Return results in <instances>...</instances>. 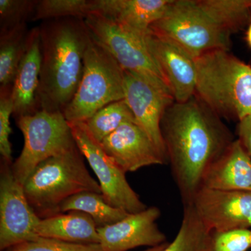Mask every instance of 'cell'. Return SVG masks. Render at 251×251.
Instances as JSON below:
<instances>
[{
	"instance_id": "30bf717a",
	"label": "cell",
	"mask_w": 251,
	"mask_h": 251,
	"mask_svg": "<svg viewBox=\"0 0 251 251\" xmlns=\"http://www.w3.org/2000/svg\"><path fill=\"white\" fill-rule=\"evenodd\" d=\"M125 100L136 123L167 158L161 123L167 109L175 102L171 90L164 81L128 71H125Z\"/></svg>"
},
{
	"instance_id": "7402d4cb",
	"label": "cell",
	"mask_w": 251,
	"mask_h": 251,
	"mask_svg": "<svg viewBox=\"0 0 251 251\" xmlns=\"http://www.w3.org/2000/svg\"><path fill=\"white\" fill-rule=\"evenodd\" d=\"M29 31L25 25L9 32L0 34V88L13 86L20 63L27 49Z\"/></svg>"
},
{
	"instance_id": "ffe728a7",
	"label": "cell",
	"mask_w": 251,
	"mask_h": 251,
	"mask_svg": "<svg viewBox=\"0 0 251 251\" xmlns=\"http://www.w3.org/2000/svg\"><path fill=\"white\" fill-rule=\"evenodd\" d=\"M211 21L231 35L251 23V0H196Z\"/></svg>"
},
{
	"instance_id": "52a82bcc",
	"label": "cell",
	"mask_w": 251,
	"mask_h": 251,
	"mask_svg": "<svg viewBox=\"0 0 251 251\" xmlns=\"http://www.w3.org/2000/svg\"><path fill=\"white\" fill-rule=\"evenodd\" d=\"M16 121L24 137V146L11 165V170L23 185L41 162L77 148L62 112L39 110L32 115L18 117Z\"/></svg>"
},
{
	"instance_id": "4dcf8cb0",
	"label": "cell",
	"mask_w": 251,
	"mask_h": 251,
	"mask_svg": "<svg viewBox=\"0 0 251 251\" xmlns=\"http://www.w3.org/2000/svg\"><path fill=\"white\" fill-rule=\"evenodd\" d=\"M168 242L164 243V244H161V245L158 246V247L150 248L148 250L144 251H161L166 247Z\"/></svg>"
},
{
	"instance_id": "7a4b0ae2",
	"label": "cell",
	"mask_w": 251,
	"mask_h": 251,
	"mask_svg": "<svg viewBox=\"0 0 251 251\" xmlns=\"http://www.w3.org/2000/svg\"><path fill=\"white\" fill-rule=\"evenodd\" d=\"M39 110H65L78 88L84 59L91 39L85 19L64 18L42 21Z\"/></svg>"
},
{
	"instance_id": "44dd1931",
	"label": "cell",
	"mask_w": 251,
	"mask_h": 251,
	"mask_svg": "<svg viewBox=\"0 0 251 251\" xmlns=\"http://www.w3.org/2000/svg\"><path fill=\"white\" fill-rule=\"evenodd\" d=\"M73 211L88 214L98 228L116 224L130 214L109 204L101 193L92 191H83L74 195L59 206V214Z\"/></svg>"
},
{
	"instance_id": "484cf974",
	"label": "cell",
	"mask_w": 251,
	"mask_h": 251,
	"mask_svg": "<svg viewBox=\"0 0 251 251\" xmlns=\"http://www.w3.org/2000/svg\"><path fill=\"white\" fill-rule=\"evenodd\" d=\"M37 0H0V34L27 25L34 14Z\"/></svg>"
},
{
	"instance_id": "5b68a950",
	"label": "cell",
	"mask_w": 251,
	"mask_h": 251,
	"mask_svg": "<svg viewBox=\"0 0 251 251\" xmlns=\"http://www.w3.org/2000/svg\"><path fill=\"white\" fill-rule=\"evenodd\" d=\"M125 71L91 37L80 85L63 111L64 117L69 123L87 121L105 105L125 99Z\"/></svg>"
},
{
	"instance_id": "f546056e",
	"label": "cell",
	"mask_w": 251,
	"mask_h": 251,
	"mask_svg": "<svg viewBox=\"0 0 251 251\" xmlns=\"http://www.w3.org/2000/svg\"><path fill=\"white\" fill-rule=\"evenodd\" d=\"M237 134L238 139L251 158V115L239 122Z\"/></svg>"
},
{
	"instance_id": "ac0fdd59",
	"label": "cell",
	"mask_w": 251,
	"mask_h": 251,
	"mask_svg": "<svg viewBox=\"0 0 251 251\" xmlns=\"http://www.w3.org/2000/svg\"><path fill=\"white\" fill-rule=\"evenodd\" d=\"M40 72V33L37 26L29 31L27 49L13 84V115L16 119L39 111L36 97Z\"/></svg>"
},
{
	"instance_id": "277c9868",
	"label": "cell",
	"mask_w": 251,
	"mask_h": 251,
	"mask_svg": "<svg viewBox=\"0 0 251 251\" xmlns=\"http://www.w3.org/2000/svg\"><path fill=\"white\" fill-rule=\"evenodd\" d=\"M78 148L41 162L23 184L28 202L41 219L59 214L64 201L83 192L101 193Z\"/></svg>"
},
{
	"instance_id": "1f68e13d",
	"label": "cell",
	"mask_w": 251,
	"mask_h": 251,
	"mask_svg": "<svg viewBox=\"0 0 251 251\" xmlns=\"http://www.w3.org/2000/svg\"><path fill=\"white\" fill-rule=\"evenodd\" d=\"M247 39L248 43H249V45L250 46L251 48V23L249 25V28H248Z\"/></svg>"
},
{
	"instance_id": "7c38bea8",
	"label": "cell",
	"mask_w": 251,
	"mask_h": 251,
	"mask_svg": "<svg viewBox=\"0 0 251 251\" xmlns=\"http://www.w3.org/2000/svg\"><path fill=\"white\" fill-rule=\"evenodd\" d=\"M191 205L210 232L251 228V191H219L202 187Z\"/></svg>"
},
{
	"instance_id": "2e32d148",
	"label": "cell",
	"mask_w": 251,
	"mask_h": 251,
	"mask_svg": "<svg viewBox=\"0 0 251 251\" xmlns=\"http://www.w3.org/2000/svg\"><path fill=\"white\" fill-rule=\"evenodd\" d=\"M172 0H90V14L148 34L153 23L166 12Z\"/></svg>"
},
{
	"instance_id": "9c48e42d",
	"label": "cell",
	"mask_w": 251,
	"mask_h": 251,
	"mask_svg": "<svg viewBox=\"0 0 251 251\" xmlns=\"http://www.w3.org/2000/svg\"><path fill=\"white\" fill-rule=\"evenodd\" d=\"M69 124L77 148L98 178L106 202L130 214L146 209L148 206L128 184L125 172L104 151L100 143L89 133L85 124Z\"/></svg>"
},
{
	"instance_id": "4fadbf2b",
	"label": "cell",
	"mask_w": 251,
	"mask_h": 251,
	"mask_svg": "<svg viewBox=\"0 0 251 251\" xmlns=\"http://www.w3.org/2000/svg\"><path fill=\"white\" fill-rule=\"evenodd\" d=\"M150 53L163 74L175 102L184 103L196 93V59L171 41L152 34L145 35Z\"/></svg>"
},
{
	"instance_id": "8fae6325",
	"label": "cell",
	"mask_w": 251,
	"mask_h": 251,
	"mask_svg": "<svg viewBox=\"0 0 251 251\" xmlns=\"http://www.w3.org/2000/svg\"><path fill=\"white\" fill-rule=\"evenodd\" d=\"M0 176V250L39 238L41 218L28 202L24 187L15 178L11 165L1 160Z\"/></svg>"
},
{
	"instance_id": "d4e9b609",
	"label": "cell",
	"mask_w": 251,
	"mask_h": 251,
	"mask_svg": "<svg viewBox=\"0 0 251 251\" xmlns=\"http://www.w3.org/2000/svg\"><path fill=\"white\" fill-rule=\"evenodd\" d=\"M90 0H37L31 21L64 18H85L90 14Z\"/></svg>"
},
{
	"instance_id": "cb8c5ba5",
	"label": "cell",
	"mask_w": 251,
	"mask_h": 251,
	"mask_svg": "<svg viewBox=\"0 0 251 251\" xmlns=\"http://www.w3.org/2000/svg\"><path fill=\"white\" fill-rule=\"evenodd\" d=\"M126 122L136 123L133 112L123 99L105 105L83 123L94 140L100 143Z\"/></svg>"
},
{
	"instance_id": "d6986e66",
	"label": "cell",
	"mask_w": 251,
	"mask_h": 251,
	"mask_svg": "<svg viewBox=\"0 0 251 251\" xmlns=\"http://www.w3.org/2000/svg\"><path fill=\"white\" fill-rule=\"evenodd\" d=\"M39 237L75 244H99L98 227L88 214L69 211L41 219L36 227Z\"/></svg>"
},
{
	"instance_id": "4316f807",
	"label": "cell",
	"mask_w": 251,
	"mask_h": 251,
	"mask_svg": "<svg viewBox=\"0 0 251 251\" xmlns=\"http://www.w3.org/2000/svg\"><path fill=\"white\" fill-rule=\"evenodd\" d=\"M12 87L0 88V153L1 160L12 164V150L10 143L11 133L10 117L14 113Z\"/></svg>"
},
{
	"instance_id": "5bb4252c",
	"label": "cell",
	"mask_w": 251,
	"mask_h": 251,
	"mask_svg": "<svg viewBox=\"0 0 251 251\" xmlns=\"http://www.w3.org/2000/svg\"><path fill=\"white\" fill-rule=\"evenodd\" d=\"M104 151L126 173L168 163L150 137L135 122H126L100 143Z\"/></svg>"
},
{
	"instance_id": "3957f363",
	"label": "cell",
	"mask_w": 251,
	"mask_h": 251,
	"mask_svg": "<svg viewBox=\"0 0 251 251\" xmlns=\"http://www.w3.org/2000/svg\"><path fill=\"white\" fill-rule=\"evenodd\" d=\"M195 95L221 119L241 121L251 115V67L218 50L196 59Z\"/></svg>"
},
{
	"instance_id": "9a60e30c",
	"label": "cell",
	"mask_w": 251,
	"mask_h": 251,
	"mask_svg": "<svg viewBox=\"0 0 251 251\" xmlns=\"http://www.w3.org/2000/svg\"><path fill=\"white\" fill-rule=\"evenodd\" d=\"M161 210L150 206L129 214L116 224L98 228L103 251H128L140 247H156L166 243V236L158 228L156 221Z\"/></svg>"
},
{
	"instance_id": "ba28073f",
	"label": "cell",
	"mask_w": 251,
	"mask_h": 251,
	"mask_svg": "<svg viewBox=\"0 0 251 251\" xmlns=\"http://www.w3.org/2000/svg\"><path fill=\"white\" fill-rule=\"evenodd\" d=\"M85 22L91 37L111 54L124 71L145 74L166 82L147 45V34L97 14H89Z\"/></svg>"
},
{
	"instance_id": "6da1fadb",
	"label": "cell",
	"mask_w": 251,
	"mask_h": 251,
	"mask_svg": "<svg viewBox=\"0 0 251 251\" xmlns=\"http://www.w3.org/2000/svg\"><path fill=\"white\" fill-rule=\"evenodd\" d=\"M161 129L183 204H191L208 168L235 139L223 119L196 95L167 109Z\"/></svg>"
},
{
	"instance_id": "f1b7e54d",
	"label": "cell",
	"mask_w": 251,
	"mask_h": 251,
	"mask_svg": "<svg viewBox=\"0 0 251 251\" xmlns=\"http://www.w3.org/2000/svg\"><path fill=\"white\" fill-rule=\"evenodd\" d=\"M8 251H103L99 244H75L41 237L31 242L23 243Z\"/></svg>"
},
{
	"instance_id": "603a6c76",
	"label": "cell",
	"mask_w": 251,
	"mask_h": 251,
	"mask_svg": "<svg viewBox=\"0 0 251 251\" xmlns=\"http://www.w3.org/2000/svg\"><path fill=\"white\" fill-rule=\"evenodd\" d=\"M211 232L204 227L192 205H184L176 237L161 251H208Z\"/></svg>"
},
{
	"instance_id": "83f0119b",
	"label": "cell",
	"mask_w": 251,
	"mask_h": 251,
	"mask_svg": "<svg viewBox=\"0 0 251 251\" xmlns=\"http://www.w3.org/2000/svg\"><path fill=\"white\" fill-rule=\"evenodd\" d=\"M251 229H236L211 232L208 251H249Z\"/></svg>"
},
{
	"instance_id": "e0dca14e",
	"label": "cell",
	"mask_w": 251,
	"mask_h": 251,
	"mask_svg": "<svg viewBox=\"0 0 251 251\" xmlns=\"http://www.w3.org/2000/svg\"><path fill=\"white\" fill-rule=\"evenodd\" d=\"M202 187L251 192V158L239 139L234 140L208 168Z\"/></svg>"
},
{
	"instance_id": "8992f818",
	"label": "cell",
	"mask_w": 251,
	"mask_h": 251,
	"mask_svg": "<svg viewBox=\"0 0 251 251\" xmlns=\"http://www.w3.org/2000/svg\"><path fill=\"white\" fill-rule=\"evenodd\" d=\"M150 31L174 43L195 59L211 51L229 50L231 45V35L203 12L196 0H172Z\"/></svg>"
}]
</instances>
